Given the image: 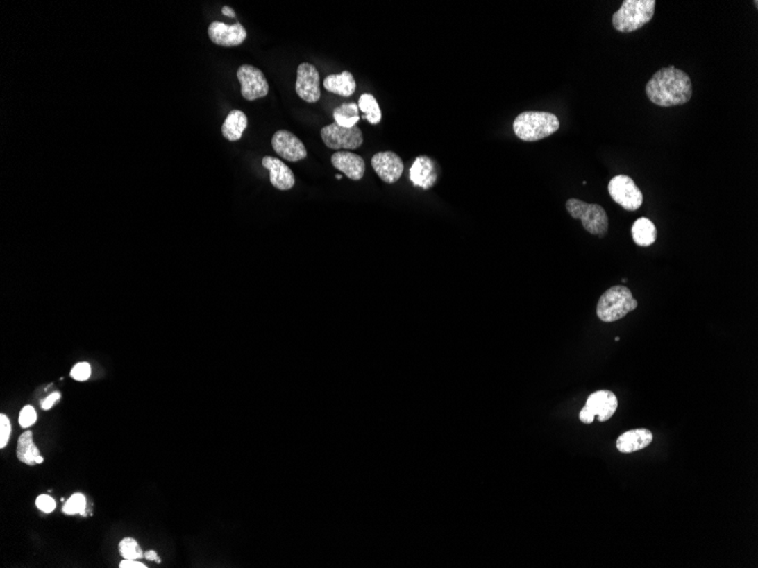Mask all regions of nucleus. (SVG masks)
<instances>
[{"label":"nucleus","instance_id":"obj_1","mask_svg":"<svg viewBox=\"0 0 758 568\" xmlns=\"http://www.w3.org/2000/svg\"><path fill=\"white\" fill-rule=\"evenodd\" d=\"M646 94L656 106H681L691 99L693 84L687 73L670 66L652 75L646 85Z\"/></svg>","mask_w":758,"mask_h":568},{"label":"nucleus","instance_id":"obj_2","mask_svg":"<svg viewBox=\"0 0 758 568\" xmlns=\"http://www.w3.org/2000/svg\"><path fill=\"white\" fill-rule=\"evenodd\" d=\"M559 128L557 116L552 112H521L513 121V130L520 140L536 142L555 133Z\"/></svg>","mask_w":758,"mask_h":568},{"label":"nucleus","instance_id":"obj_3","mask_svg":"<svg viewBox=\"0 0 758 568\" xmlns=\"http://www.w3.org/2000/svg\"><path fill=\"white\" fill-rule=\"evenodd\" d=\"M655 6V0H625L613 14V28L622 33L637 31L652 21Z\"/></svg>","mask_w":758,"mask_h":568},{"label":"nucleus","instance_id":"obj_4","mask_svg":"<svg viewBox=\"0 0 758 568\" xmlns=\"http://www.w3.org/2000/svg\"><path fill=\"white\" fill-rule=\"evenodd\" d=\"M638 302L630 289L625 286H613L600 296L597 303L596 313L603 322H616L625 318L629 312L636 310Z\"/></svg>","mask_w":758,"mask_h":568},{"label":"nucleus","instance_id":"obj_5","mask_svg":"<svg viewBox=\"0 0 758 568\" xmlns=\"http://www.w3.org/2000/svg\"><path fill=\"white\" fill-rule=\"evenodd\" d=\"M566 210L572 218L580 219L588 233L604 237L609 230V218L603 207L578 199L566 201Z\"/></svg>","mask_w":758,"mask_h":568},{"label":"nucleus","instance_id":"obj_6","mask_svg":"<svg viewBox=\"0 0 758 568\" xmlns=\"http://www.w3.org/2000/svg\"><path fill=\"white\" fill-rule=\"evenodd\" d=\"M609 193L613 201L627 212H636L643 202V192L627 175H618L609 180Z\"/></svg>","mask_w":758,"mask_h":568},{"label":"nucleus","instance_id":"obj_7","mask_svg":"<svg viewBox=\"0 0 758 568\" xmlns=\"http://www.w3.org/2000/svg\"><path fill=\"white\" fill-rule=\"evenodd\" d=\"M321 140L330 149L355 150L364 143L362 130L357 126L351 128H342L336 123L321 128Z\"/></svg>","mask_w":758,"mask_h":568},{"label":"nucleus","instance_id":"obj_8","mask_svg":"<svg viewBox=\"0 0 758 568\" xmlns=\"http://www.w3.org/2000/svg\"><path fill=\"white\" fill-rule=\"evenodd\" d=\"M237 78L241 83V94L249 101L264 98L269 92V85L264 73L251 65H242L237 69Z\"/></svg>","mask_w":758,"mask_h":568},{"label":"nucleus","instance_id":"obj_9","mask_svg":"<svg viewBox=\"0 0 758 568\" xmlns=\"http://www.w3.org/2000/svg\"><path fill=\"white\" fill-rule=\"evenodd\" d=\"M320 78L317 69L308 62H302L296 71V91L298 96L305 103H314L319 101Z\"/></svg>","mask_w":758,"mask_h":568},{"label":"nucleus","instance_id":"obj_10","mask_svg":"<svg viewBox=\"0 0 758 568\" xmlns=\"http://www.w3.org/2000/svg\"><path fill=\"white\" fill-rule=\"evenodd\" d=\"M271 146L273 151L287 162H300L308 155L303 142L289 130H277L271 139Z\"/></svg>","mask_w":758,"mask_h":568},{"label":"nucleus","instance_id":"obj_11","mask_svg":"<svg viewBox=\"0 0 758 568\" xmlns=\"http://www.w3.org/2000/svg\"><path fill=\"white\" fill-rule=\"evenodd\" d=\"M371 166L379 178L387 184L398 182L403 174L404 165L402 159L391 151L376 153L371 158Z\"/></svg>","mask_w":758,"mask_h":568},{"label":"nucleus","instance_id":"obj_12","mask_svg":"<svg viewBox=\"0 0 758 568\" xmlns=\"http://www.w3.org/2000/svg\"><path fill=\"white\" fill-rule=\"evenodd\" d=\"M208 35L214 44L223 47H237L246 39V28L241 23L227 25L221 22H212L209 25Z\"/></svg>","mask_w":758,"mask_h":568},{"label":"nucleus","instance_id":"obj_13","mask_svg":"<svg viewBox=\"0 0 758 568\" xmlns=\"http://www.w3.org/2000/svg\"><path fill=\"white\" fill-rule=\"evenodd\" d=\"M586 406L597 416L600 422L611 419L618 408V398L609 390L595 391L588 397Z\"/></svg>","mask_w":758,"mask_h":568},{"label":"nucleus","instance_id":"obj_14","mask_svg":"<svg viewBox=\"0 0 758 568\" xmlns=\"http://www.w3.org/2000/svg\"><path fill=\"white\" fill-rule=\"evenodd\" d=\"M262 166L269 171V180L271 185L280 191H289L296 185V178L292 169L287 167L280 159L273 157H264Z\"/></svg>","mask_w":758,"mask_h":568},{"label":"nucleus","instance_id":"obj_15","mask_svg":"<svg viewBox=\"0 0 758 568\" xmlns=\"http://www.w3.org/2000/svg\"><path fill=\"white\" fill-rule=\"evenodd\" d=\"M332 165L352 180H360L366 171L364 158L350 151H337L332 155Z\"/></svg>","mask_w":758,"mask_h":568},{"label":"nucleus","instance_id":"obj_16","mask_svg":"<svg viewBox=\"0 0 758 568\" xmlns=\"http://www.w3.org/2000/svg\"><path fill=\"white\" fill-rule=\"evenodd\" d=\"M410 180L416 187L432 189L437 180V171L432 159L427 155L416 157L410 168Z\"/></svg>","mask_w":758,"mask_h":568},{"label":"nucleus","instance_id":"obj_17","mask_svg":"<svg viewBox=\"0 0 758 568\" xmlns=\"http://www.w3.org/2000/svg\"><path fill=\"white\" fill-rule=\"evenodd\" d=\"M652 441V433L648 429H634L622 433L616 440V448L620 453L630 454L645 449Z\"/></svg>","mask_w":758,"mask_h":568},{"label":"nucleus","instance_id":"obj_18","mask_svg":"<svg viewBox=\"0 0 758 568\" xmlns=\"http://www.w3.org/2000/svg\"><path fill=\"white\" fill-rule=\"evenodd\" d=\"M323 87L332 94L350 96L355 94L357 83L353 75L350 71H344L341 74L328 75L323 80Z\"/></svg>","mask_w":758,"mask_h":568},{"label":"nucleus","instance_id":"obj_19","mask_svg":"<svg viewBox=\"0 0 758 568\" xmlns=\"http://www.w3.org/2000/svg\"><path fill=\"white\" fill-rule=\"evenodd\" d=\"M248 126V119L241 110H232L228 114L224 124L221 126V133L228 141H239L242 137L243 132Z\"/></svg>","mask_w":758,"mask_h":568},{"label":"nucleus","instance_id":"obj_20","mask_svg":"<svg viewBox=\"0 0 758 568\" xmlns=\"http://www.w3.org/2000/svg\"><path fill=\"white\" fill-rule=\"evenodd\" d=\"M634 242L639 246H650L655 243L657 230L655 225L648 218H639L634 221L631 228Z\"/></svg>","mask_w":758,"mask_h":568},{"label":"nucleus","instance_id":"obj_21","mask_svg":"<svg viewBox=\"0 0 758 568\" xmlns=\"http://www.w3.org/2000/svg\"><path fill=\"white\" fill-rule=\"evenodd\" d=\"M17 458L28 465H35V458L40 455V450L35 446L33 441V433L31 431H25L19 437L17 442Z\"/></svg>","mask_w":758,"mask_h":568},{"label":"nucleus","instance_id":"obj_22","mask_svg":"<svg viewBox=\"0 0 758 568\" xmlns=\"http://www.w3.org/2000/svg\"><path fill=\"white\" fill-rule=\"evenodd\" d=\"M359 106L355 103H343L341 106L334 109L332 117L335 123L342 128H351L357 126V121H360L359 116Z\"/></svg>","mask_w":758,"mask_h":568},{"label":"nucleus","instance_id":"obj_23","mask_svg":"<svg viewBox=\"0 0 758 568\" xmlns=\"http://www.w3.org/2000/svg\"><path fill=\"white\" fill-rule=\"evenodd\" d=\"M357 106L364 114L362 119H367L370 124H379L382 121V110L379 108L376 98L373 94H361Z\"/></svg>","mask_w":758,"mask_h":568},{"label":"nucleus","instance_id":"obj_24","mask_svg":"<svg viewBox=\"0 0 758 568\" xmlns=\"http://www.w3.org/2000/svg\"><path fill=\"white\" fill-rule=\"evenodd\" d=\"M119 553L121 556L124 557V559H137L143 558L144 553H143L141 547L139 546L137 541L134 540L133 537H125L121 541L119 544Z\"/></svg>","mask_w":758,"mask_h":568},{"label":"nucleus","instance_id":"obj_25","mask_svg":"<svg viewBox=\"0 0 758 568\" xmlns=\"http://www.w3.org/2000/svg\"><path fill=\"white\" fill-rule=\"evenodd\" d=\"M85 507H87V499L82 494H74L71 496L65 505L62 507V512L67 514V515H75V514H81V515H85Z\"/></svg>","mask_w":758,"mask_h":568},{"label":"nucleus","instance_id":"obj_26","mask_svg":"<svg viewBox=\"0 0 758 568\" xmlns=\"http://www.w3.org/2000/svg\"><path fill=\"white\" fill-rule=\"evenodd\" d=\"M35 422H37V412L35 407H32L31 405L23 407L19 413V426L23 429L30 428Z\"/></svg>","mask_w":758,"mask_h":568},{"label":"nucleus","instance_id":"obj_27","mask_svg":"<svg viewBox=\"0 0 758 568\" xmlns=\"http://www.w3.org/2000/svg\"><path fill=\"white\" fill-rule=\"evenodd\" d=\"M91 376V367L90 364L87 362H81V363L75 364L74 368L71 369V377L74 380L78 381H85Z\"/></svg>","mask_w":758,"mask_h":568},{"label":"nucleus","instance_id":"obj_28","mask_svg":"<svg viewBox=\"0 0 758 568\" xmlns=\"http://www.w3.org/2000/svg\"><path fill=\"white\" fill-rule=\"evenodd\" d=\"M10 431H12V427H10V421L5 414L0 415V448H5L8 444L10 440Z\"/></svg>","mask_w":758,"mask_h":568},{"label":"nucleus","instance_id":"obj_29","mask_svg":"<svg viewBox=\"0 0 758 568\" xmlns=\"http://www.w3.org/2000/svg\"><path fill=\"white\" fill-rule=\"evenodd\" d=\"M35 505L44 513H51L56 508V501L48 494H40L35 500Z\"/></svg>","mask_w":758,"mask_h":568},{"label":"nucleus","instance_id":"obj_30","mask_svg":"<svg viewBox=\"0 0 758 568\" xmlns=\"http://www.w3.org/2000/svg\"><path fill=\"white\" fill-rule=\"evenodd\" d=\"M60 397H62L60 393L55 391L53 394H50L46 399L41 402V408L44 411L50 410L57 402L60 401Z\"/></svg>","mask_w":758,"mask_h":568},{"label":"nucleus","instance_id":"obj_31","mask_svg":"<svg viewBox=\"0 0 758 568\" xmlns=\"http://www.w3.org/2000/svg\"><path fill=\"white\" fill-rule=\"evenodd\" d=\"M579 418H580L581 422L586 423V424H591V423L593 422L595 415H593V412L584 405V408L581 410L580 414H579Z\"/></svg>","mask_w":758,"mask_h":568},{"label":"nucleus","instance_id":"obj_32","mask_svg":"<svg viewBox=\"0 0 758 568\" xmlns=\"http://www.w3.org/2000/svg\"><path fill=\"white\" fill-rule=\"evenodd\" d=\"M121 568H146L148 566L144 565L142 562H137L134 559H124L123 562L119 564Z\"/></svg>","mask_w":758,"mask_h":568},{"label":"nucleus","instance_id":"obj_33","mask_svg":"<svg viewBox=\"0 0 758 568\" xmlns=\"http://www.w3.org/2000/svg\"><path fill=\"white\" fill-rule=\"evenodd\" d=\"M144 558L148 559V560H151V562H158V564L159 562H162V560H160V558H159L158 555H157L155 550H149V551L144 553Z\"/></svg>","mask_w":758,"mask_h":568},{"label":"nucleus","instance_id":"obj_34","mask_svg":"<svg viewBox=\"0 0 758 568\" xmlns=\"http://www.w3.org/2000/svg\"><path fill=\"white\" fill-rule=\"evenodd\" d=\"M221 12H223V14H224V15L228 16V17H235V16H237L235 12H234V10L228 6L223 7V10H221Z\"/></svg>","mask_w":758,"mask_h":568},{"label":"nucleus","instance_id":"obj_35","mask_svg":"<svg viewBox=\"0 0 758 568\" xmlns=\"http://www.w3.org/2000/svg\"><path fill=\"white\" fill-rule=\"evenodd\" d=\"M35 463H37V464H41V463H44V457L41 456V455H39V456L35 458Z\"/></svg>","mask_w":758,"mask_h":568},{"label":"nucleus","instance_id":"obj_36","mask_svg":"<svg viewBox=\"0 0 758 568\" xmlns=\"http://www.w3.org/2000/svg\"><path fill=\"white\" fill-rule=\"evenodd\" d=\"M336 178H337V180H341V178H342V176H341V175H336Z\"/></svg>","mask_w":758,"mask_h":568},{"label":"nucleus","instance_id":"obj_37","mask_svg":"<svg viewBox=\"0 0 758 568\" xmlns=\"http://www.w3.org/2000/svg\"><path fill=\"white\" fill-rule=\"evenodd\" d=\"M621 282L623 284L627 283V279H625V278H622Z\"/></svg>","mask_w":758,"mask_h":568},{"label":"nucleus","instance_id":"obj_38","mask_svg":"<svg viewBox=\"0 0 758 568\" xmlns=\"http://www.w3.org/2000/svg\"><path fill=\"white\" fill-rule=\"evenodd\" d=\"M618 341H620V337H616V342H618Z\"/></svg>","mask_w":758,"mask_h":568}]
</instances>
